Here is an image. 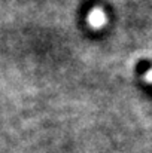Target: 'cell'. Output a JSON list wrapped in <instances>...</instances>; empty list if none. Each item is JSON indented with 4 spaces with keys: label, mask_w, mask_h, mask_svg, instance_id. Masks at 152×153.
<instances>
[]
</instances>
